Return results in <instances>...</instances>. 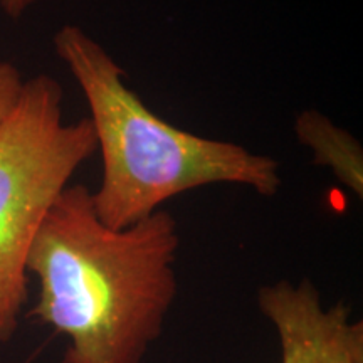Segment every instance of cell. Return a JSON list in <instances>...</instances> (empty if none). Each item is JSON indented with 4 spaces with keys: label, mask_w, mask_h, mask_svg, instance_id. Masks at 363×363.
Instances as JSON below:
<instances>
[{
    "label": "cell",
    "mask_w": 363,
    "mask_h": 363,
    "mask_svg": "<svg viewBox=\"0 0 363 363\" xmlns=\"http://www.w3.org/2000/svg\"><path fill=\"white\" fill-rule=\"evenodd\" d=\"M179 246L177 220L163 208L113 229L88 187L59 194L26 271L39 281L30 315L69 340L62 363H142L177 296Z\"/></svg>",
    "instance_id": "1"
},
{
    "label": "cell",
    "mask_w": 363,
    "mask_h": 363,
    "mask_svg": "<svg viewBox=\"0 0 363 363\" xmlns=\"http://www.w3.org/2000/svg\"><path fill=\"white\" fill-rule=\"evenodd\" d=\"M54 49L89 108L103 160L93 203L106 225H133L170 199L206 185H242L262 197L278 194V160L167 123L125 84V71L81 27L62 26Z\"/></svg>",
    "instance_id": "2"
},
{
    "label": "cell",
    "mask_w": 363,
    "mask_h": 363,
    "mask_svg": "<svg viewBox=\"0 0 363 363\" xmlns=\"http://www.w3.org/2000/svg\"><path fill=\"white\" fill-rule=\"evenodd\" d=\"M62 96L56 79L34 76L0 126V343L19 326L27 254L40 222L76 170L98 152L89 118L65 123Z\"/></svg>",
    "instance_id": "3"
},
{
    "label": "cell",
    "mask_w": 363,
    "mask_h": 363,
    "mask_svg": "<svg viewBox=\"0 0 363 363\" xmlns=\"http://www.w3.org/2000/svg\"><path fill=\"white\" fill-rule=\"evenodd\" d=\"M257 303L281 342V363H363V323L350 308H325L310 279L264 286Z\"/></svg>",
    "instance_id": "4"
},
{
    "label": "cell",
    "mask_w": 363,
    "mask_h": 363,
    "mask_svg": "<svg viewBox=\"0 0 363 363\" xmlns=\"http://www.w3.org/2000/svg\"><path fill=\"white\" fill-rule=\"evenodd\" d=\"M298 140L313 153V162L333 172L338 182L363 197V150L347 130L320 111L299 113L294 123Z\"/></svg>",
    "instance_id": "5"
},
{
    "label": "cell",
    "mask_w": 363,
    "mask_h": 363,
    "mask_svg": "<svg viewBox=\"0 0 363 363\" xmlns=\"http://www.w3.org/2000/svg\"><path fill=\"white\" fill-rule=\"evenodd\" d=\"M26 79L16 66L0 59V126L19 101Z\"/></svg>",
    "instance_id": "6"
},
{
    "label": "cell",
    "mask_w": 363,
    "mask_h": 363,
    "mask_svg": "<svg viewBox=\"0 0 363 363\" xmlns=\"http://www.w3.org/2000/svg\"><path fill=\"white\" fill-rule=\"evenodd\" d=\"M34 2L35 0H0V11L11 19H19Z\"/></svg>",
    "instance_id": "7"
}]
</instances>
